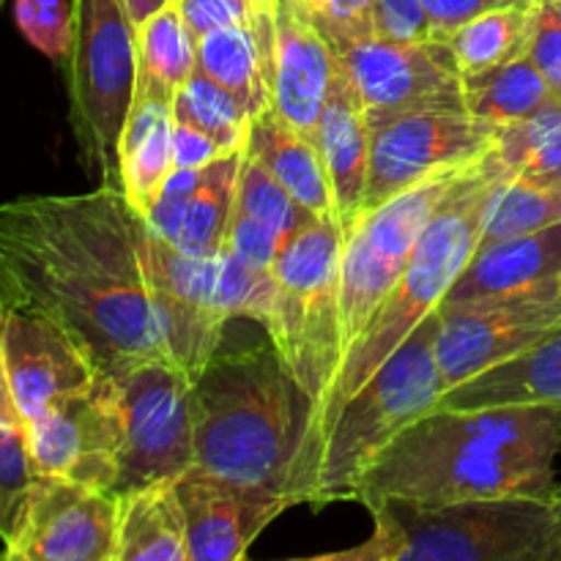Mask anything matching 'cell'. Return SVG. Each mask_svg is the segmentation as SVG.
<instances>
[{
	"instance_id": "4dcf8cb0",
	"label": "cell",
	"mask_w": 561,
	"mask_h": 561,
	"mask_svg": "<svg viewBox=\"0 0 561 561\" xmlns=\"http://www.w3.org/2000/svg\"><path fill=\"white\" fill-rule=\"evenodd\" d=\"M493 153L510 175L561 190V102L551 99L535 115L499 129Z\"/></svg>"
},
{
	"instance_id": "b9f144b4",
	"label": "cell",
	"mask_w": 561,
	"mask_h": 561,
	"mask_svg": "<svg viewBox=\"0 0 561 561\" xmlns=\"http://www.w3.org/2000/svg\"><path fill=\"white\" fill-rule=\"evenodd\" d=\"M173 3L195 38L214 27L252 25L263 5L257 0H173Z\"/></svg>"
},
{
	"instance_id": "7dc6e473",
	"label": "cell",
	"mask_w": 561,
	"mask_h": 561,
	"mask_svg": "<svg viewBox=\"0 0 561 561\" xmlns=\"http://www.w3.org/2000/svg\"><path fill=\"white\" fill-rule=\"evenodd\" d=\"M168 3L170 0H126V9H129V16L135 20V25H140V22H146L148 16L157 14Z\"/></svg>"
},
{
	"instance_id": "8fae6325",
	"label": "cell",
	"mask_w": 561,
	"mask_h": 561,
	"mask_svg": "<svg viewBox=\"0 0 561 561\" xmlns=\"http://www.w3.org/2000/svg\"><path fill=\"white\" fill-rule=\"evenodd\" d=\"M327 42L359 91L370 124L420 110H466L463 77L442 38L389 42L367 36Z\"/></svg>"
},
{
	"instance_id": "d6a6232c",
	"label": "cell",
	"mask_w": 561,
	"mask_h": 561,
	"mask_svg": "<svg viewBox=\"0 0 561 561\" xmlns=\"http://www.w3.org/2000/svg\"><path fill=\"white\" fill-rule=\"evenodd\" d=\"M173 115L211 137L222 148V153L241 151L247 146L252 115L233 93L217 85L197 66L190 80L175 93Z\"/></svg>"
},
{
	"instance_id": "6da1fadb",
	"label": "cell",
	"mask_w": 561,
	"mask_h": 561,
	"mask_svg": "<svg viewBox=\"0 0 561 561\" xmlns=\"http://www.w3.org/2000/svg\"><path fill=\"white\" fill-rule=\"evenodd\" d=\"M146 241V219L115 184L0 203V299L47 312L104 376L170 359Z\"/></svg>"
},
{
	"instance_id": "7402d4cb",
	"label": "cell",
	"mask_w": 561,
	"mask_h": 561,
	"mask_svg": "<svg viewBox=\"0 0 561 561\" xmlns=\"http://www.w3.org/2000/svg\"><path fill=\"white\" fill-rule=\"evenodd\" d=\"M173 99L157 82L137 77L135 99L118 137L121 190L140 217H146L164 179L175 170Z\"/></svg>"
},
{
	"instance_id": "4fadbf2b",
	"label": "cell",
	"mask_w": 561,
	"mask_h": 561,
	"mask_svg": "<svg viewBox=\"0 0 561 561\" xmlns=\"http://www.w3.org/2000/svg\"><path fill=\"white\" fill-rule=\"evenodd\" d=\"M436 359L444 392L531 348L561 323V277L531 294L444 307Z\"/></svg>"
},
{
	"instance_id": "bcb514c9",
	"label": "cell",
	"mask_w": 561,
	"mask_h": 561,
	"mask_svg": "<svg viewBox=\"0 0 561 561\" xmlns=\"http://www.w3.org/2000/svg\"><path fill=\"white\" fill-rule=\"evenodd\" d=\"M0 425L14 427V431H25V420L20 414V405H16L14 392H11L9 370H5V356L0 348Z\"/></svg>"
},
{
	"instance_id": "ffe728a7",
	"label": "cell",
	"mask_w": 561,
	"mask_h": 561,
	"mask_svg": "<svg viewBox=\"0 0 561 561\" xmlns=\"http://www.w3.org/2000/svg\"><path fill=\"white\" fill-rule=\"evenodd\" d=\"M337 60V58H334ZM334 197V219L348 230L362 217L370 170V121L359 91L337 64L332 91L312 131Z\"/></svg>"
},
{
	"instance_id": "f6af8a7d",
	"label": "cell",
	"mask_w": 561,
	"mask_h": 561,
	"mask_svg": "<svg viewBox=\"0 0 561 561\" xmlns=\"http://www.w3.org/2000/svg\"><path fill=\"white\" fill-rule=\"evenodd\" d=\"M219 157H225V153H222V148L211 140V137L203 135L201 129H195V126L186 124V121L175 118V124H173V168L201 170Z\"/></svg>"
},
{
	"instance_id": "d6986e66",
	"label": "cell",
	"mask_w": 561,
	"mask_h": 561,
	"mask_svg": "<svg viewBox=\"0 0 561 561\" xmlns=\"http://www.w3.org/2000/svg\"><path fill=\"white\" fill-rule=\"evenodd\" d=\"M190 561H239L290 502L277 493L190 471L175 482Z\"/></svg>"
},
{
	"instance_id": "681fc988",
	"label": "cell",
	"mask_w": 561,
	"mask_h": 561,
	"mask_svg": "<svg viewBox=\"0 0 561 561\" xmlns=\"http://www.w3.org/2000/svg\"><path fill=\"white\" fill-rule=\"evenodd\" d=\"M257 3H263V0H257Z\"/></svg>"
},
{
	"instance_id": "9a60e30c",
	"label": "cell",
	"mask_w": 561,
	"mask_h": 561,
	"mask_svg": "<svg viewBox=\"0 0 561 561\" xmlns=\"http://www.w3.org/2000/svg\"><path fill=\"white\" fill-rule=\"evenodd\" d=\"M148 294L170 362L195 381L230 321L217 299L219 255L195 257L148 230Z\"/></svg>"
},
{
	"instance_id": "8d00e7d4",
	"label": "cell",
	"mask_w": 561,
	"mask_h": 561,
	"mask_svg": "<svg viewBox=\"0 0 561 561\" xmlns=\"http://www.w3.org/2000/svg\"><path fill=\"white\" fill-rule=\"evenodd\" d=\"M33 477L27 433L0 425V542L14 529Z\"/></svg>"
},
{
	"instance_id": "83f0119b",
	"label": "cell",
	"mask_w": 561,
	"mask_h": 561,
	"mask_svg": "<svg viewBox=\"0 0 561 561\" xmlns=\"http://www.w3.org/2000/svg\"><path fill=\"white\" fill-rule=\"evenodd\" d=\"M535 3L485 11V14L455 27L444 38L449 44V49H453V58L458 64V71L463 80L526 55Z\"/></svg>"
},
{
	"instance_id": "d4e9b609",
	"label": "cell",
	"mask_w": 561,
	"mask_h": 561,
	"mask_svg": "<svg viewBox=\"0 0 561 561\" xmlns=\"http://www.w3.org/2000/svg\"><path fill=\"white\" fill-rule=\"evenodd\" d=\"M115 561H190L175 482H157L118 496Z\"/></svg>"
},
{
	"instance_id": "ab89813d",
	"label": "cell",
	"mask_w": 561,
	"mask_h": 561,
	"mask_svg": "<svg viewBox=\"0 0 561 561\" xmlns=\"http://www.w3.org/2000/svg\"><path fill=\"white\" fill-rule=\"evenodd\" d=\"M327 38L376 36V0H299Z\"/></svg>"
},
{
	"instance_id": "cb8c5ba5",
	"label": "cell",
	"mask_w": 561,
	"mask_h": 561,
	"mask_svg": "<svg viewBox=\"0 0 561 561\" xmlns=\"http://www.w3.org/2000/svg\"><path fill=\"white\" fill-rule=\"evenodd\" d=\"M244 148L272 170L274 179L305 211H310L312 217L334 219L332 184L312 135H305L283 115L266 110L252 118Z\"/></svg>"
},
{
	"instance_id": "74e56055",
	"label": "cell",
	"mask_w": 561,
	"mask_h": 561,
	"mask_svg": "<svg viewBox=\"0 0 561 561\" xmlns=\"http://www.w3.org/2000/svg\"><path fill=\"white\" fill-rule=\"evenodd\" d=\"M290 239H294V236L279 233V230L257 222L255 217L244 214L241 208H233V217H230L222 250H228L230 255L239 257L247 266L261 268V272H272V266L277 263V257L283 255V250L288 247Z\"/></svg>"
},
{
	"instance_id": "603a6c76",
	"label": "cell",
	"mask_w": 561,
	"mask_h": 561,
	"mask_svg": "<svg viewBox=\"0 0 561 561\" xmlns=\"http://www.w3.org/2000/svg\"><path fill=\"white\" fill-rule=\"evenodd\" d=\"M546 405L561 411V323L513 359L447 389L436 409Z\"/></svg>"
},
{
	"instance_id": "484cf974",
	"label": "cell",
	"mask_w": 561,
	"mask_h": 561,
	"mask_svg": "<svg viewBox=\"0 0 561 561\" xmlns=\"http://www.w3.org/2000/svg\"><path fill=\"white\" fill-rule=\"evenodd\" d=\"M197 69L233 93L252 118L272 110V88L255 22L203 33L197 38Z\"/></svg>"
},
{
	"instance_id": "60d3db41",
	"label": "cell",
	"mask_w": 561,
	"mask_h": 561,
	"mask_svg": "<svg viewBox=\"0 0 561 561\" xmlns=\"http://www.w3.org/2000/svg\"><path fill=\"white\" fill-rule=\"evenodd\" d=\"M201 170H184V168H175L173 173L164 179L162 190L157 192L153 203L148 206L146 211V225L151 233H157L159 239L170 241L173 244L175 236H179L181 228V219H184L186 206H190V197L192 192L197 190V181H201Z\"/></svg>"
},
{
	"instance_id": "f546056e",
	"label": "cell",
	"mask_w": 561,
	"mask_h": 561,
	"mask_svg": "<svg viewBox=\"0 0 561 561\" xmlns=\"http://www.w3.org/2000/svg\"><path fill=\"white\" fill-rule=\"evenodd\" d=\"M463 99L471 115L504 126L535 115L551 102L553 93L537 66L520 55L510 64L463 80Z\"/></svg>"
},
{
	"instance_id": "3957f363",
	"label": "cell",
	"mask_w": 561,
	"mask_h": 561,
	"mask_svg": "<svg viewBox=\"0 0 561 561\" xmlns=\"http://www.w3.org/2000/svg\"><path fill=\"white\" fill-rule=\"evenodd\" d=\"M504 173L496 153H485L480 162L463 168V173L455 179L444 201L438 203L436 214L422 230L403 274L387 301L381 305L378 316L365 329L359 340L345 351L323 392L321 405L301 422L299 442H296L294 460L288 471V493L301 471L316 455L323 433L332 425L334 414L343 409L345 400L359 392L378 367L422 327L431 316H436L442 301L447 299L449 288L463 272L466 263L477 252L480 241L482 214H485L488 197L493 184ZM290 499V496H288Z\"/></svg>"
},
{
	"instance_id": "7bdbcfd3",
	"label": "cell",
	"mask_w": 561,
	"mask_h": 561,
	"mask_svg": "<svg viewBox=\"0 0 561 561\" xmlns=\"http://www.w3.org/2000/svg\"><path fill=\"white\" fill-rule=\"evenodd\" d=\"M376 36L389 38V42L433 38L422 0H376Z\"/></svg>"
},
{
	"instance_id": "52a82bcc",
	"label": "cell",
	"mask_w": 561,
	"mask_h": 561,
	"mask_svg": "<svg viewBox=\"0 0 561 561\" xmlns=\"http://www.w3.org/2000/svg\"><path fill=\"white\" fill-rule=\"evenodd\" d=\"M340 252L337 219L312 217L272 266L274 299L263 329L305 398V420L340 365Z\"/></svg>"
},
{
	"instance_id": "e575fe53",
	"label": "cell",
	"mask_w": 561,
	"mask_h": 561,
	"mask_svg": "<svg viewBox=\"0 0 561 561\" xmlns=\"http://www.w3.org/2000/svg\"><path fill=\"white\" fill-rule=\"evenodd\" d=\"M217 299L228 318H252L263 323L272 310L274 274L247 266L228 250H219Z\"/></svg>"
},
{
	"instance_id": "9c48e42d",
	"label": "cell",
	"mask_w": 561,
	"mask_h": 561,
	"mask_svg": "<svg viewBox=\"0 0 561 561\" xmlns=\"http://www.w3.org/2000/svg\"><path fill=\"white\" fill-rule=\"evenodd\" d=\"M460 173L463 168L438 170L381 206L362 211V217L343 230L337 296L340 359L365 334L394 290L422 230Z\"/></svg>"
},
{
	"instance_id": "7a4b0ae2",
	"label": "cell",
	"mask_w": 561,
	"mask_h": 561,
	"mask_svg": "<svg viewBox=\"0 0 561 561\" xmlns=\"http://www.w3.org/2000/svg\"><path fill=\"white\" fill-rule=\"evenodd\" d=\"M561 411L546 405L433 409L411 422L370 466L354 502L447 504L466 499L551 496Z\"/></svg>"
},
{
	"instance_id": "1f68e13d",
	"label": "cell",
	"mask_w": 561,
	"mask_h": 561,
	"mask_svg": "<svg viewBox=\"0 0 561 561\" xmlns=\"http://www.w3.org/2000/svg\"><path fill=\"white\" fill-rule=\"evenodd\" d=\"M197 66V38L170 0L137 25V77L157 82L175 96Z\"/></svg>"
},
{
	"instance_id": "c3c4849f",
	"label": "cell",
	"mask_w": 561,
	"mask_h": 561,
	"mask_svg": "<svg viewBox=\"0 0 561 561\" xmlns=\"http://www.w3.org/2000/svg\"><path fill=\"white\" fill-rule=\"evenodd\" d=\"M553 507H557V535H553L551 561H561V488H553Z\"/></svg>"
},
{
	"instance_id": "44dd1931",
	"label": "cell",
	"mask_w": 561,
	"mask_h": 561,
	"mask_svg": "<svg viewBox=\"0 0 561 561\" xmlns=\"http://www.w3.org/2000/svg\"><path fill=\"white\" fill-rule=\"evenodd\" d=\"M561 277V222L477 250L438 310L531 294Z\"/></svg>"
},
{
	"instance_id": "ba28073f",
	"label": "cell",
	"mask_w": 561,
	"mask_h": 561,
	"mask_svg": "<svg viewBox=\"0 0 561 561\" xmlns=\"http://www.w3.org/2000/svg\"><path fill=\"white\" fill-rule=\"evenodd\" d=\"M66 55L69 124L80 162L99 184L121 186L118 137L137 85V25L126 0H71Z\"/></svg>"
},
{
	"instance_id": "4316f807",
	"label": "cell",
	"mask_w": 561,
	"mask_h": 561,
	"mask_svg": "<svg viewBox=\"0 0 561 561\" xmlns=\"http://www.w3.org/2000/svg\"><path fill=\"white\" fill-rule=\"evenodd\" d=\"M244 148L206 164L197 181V190L192 192L190 206L181 219L179 236L173 247L195 257L219 255L228 233L230 217L236 208V186H239V170Z\"/></svg>"
},
{
	"instance_id": "ac0fdd59",
	"label": "cell",
	"mask_w": 561,
	"mask_h": 561,
	"mask_svg": "<svg viewBox=\"0 0 561 561\" xmlns=\"http://www.w3.org/2000/svg\"><path fill=\"white\" fill-rule=\"evenodd\" d=\"M255 27L272 88V110L312 135L337 71L332 44L299 0H263Z\"/></svg>"
},
{
	"instance_id": "836d02e7",
	"label": "cell",
	"mask_w": 561,
	"mask_h": 561,
	"mask_svg": "<svg viewBox=\"0 0 561 561\" xmlns=\"http://www.w3.org/2000/svg\"><path fill=\"white\" fill-rule=\"evenodd\" d=\"M236 208L285 236H296L312 219V214L305 211L290 197V192L274 179L272 170L261 159L252 157L247 148L241 157L239 186H236Z\"/></svg>"
},
{
	"instance_id": "f907efd6",
	"label": "cell",
	"mask_w": 561,
	"mask_h": 561,
	"mask_svg": "<svg viewBox=\"0 0 561 561\" xmlns=\"http://www.w3.org/2000/svg\"><path fill=\"white\" fill-rule=\"evenodd\" d=\"M0 3H3V0H0Z\"/></svg>"
},
{
	"instance_id": "5bb4252c",
	"label": "cell",
	"mask_w": 561,
	"mask_h": 561,
	"mask_svg": "<svg viewBox=\"0 0 561 561\" xmlns=\"http://www.w3.org/2000/svg\"><path fill=\"white\" fill-rule=\"evenodd\" d=\"M118 496L36 474L0 557L11 561H115Z\"/></svg>"
},
{
	"instance_id": "7c38bea8",
	"label": "cell",
	"mask_w": 561,
	"mask_h": 561,
	"mask_svg": "<svg viewBox=\"0 0 561 561\" xmlns=\"http://www.w3.org/2000/svg\"><path fill=\"white\" fill-rule=\"evenodd\" d=\"M502 126L469 110H420L370 124V170L365 208L447 168H466L493 151Z\"/></svg>"
},
{
	"instance_id": "30bf717a",
	"label": "cell",
	"mask_w": 561,
	"mask_h": 561,
	"mask_svg": "<svg viewBox=\"0 0 561 561\" xmlns=\"http://www.w3.org/2000/svg\"><path fill=\"white\" fill-rule=\"evenodd\" d=\"M121 453L113 496L157 482H179L195 469L192 378L170 359L118 373Z\"/></svg>"
},
{
	"instance_id": "8992f818",
	"label": "cell",
	"mask_w": 561,
	"mask_h": 561,
	"mask_svg": "<svg viewBox=\"0 0 561 561\" xmlns=\"http://www.w3.org/2000/svg\"><path fill=\"white\" fill-rule=\"evenodd\" d=\"M438 316H431L351 394L290 488V504L354 502L367 466L420 416L438 405L444 378L436 359Z\"/></svg>"
},
{
	"instance_id": "5b68a950",
	"label": "cell",
	"mask_w": 561,
	"mask_h": 561,
	"mask_svg": "<svg viewBox=\"0 0 561 561\" xmlns=\"http://www.w3.org/2000/svg\"><path fill=\"white\" fill-rule=\"evenodd\" d=\"M370 510V540L323 553L343 561H551L553 496L466 499L411 504L387 499Z\"/></svg>"
},
{
	"instance_id": "d590c367",
	"label": "cell",
	"mask_w": 561,
	"mask_h": 561,
	"mask_svg": "<svg viewBox=\"0 0 561 561\" xmlns=\"http://www.w3.org/2000/svg\"><path fill=\"white\" fill-rule=\"evenodd\" d=\"M14 20L38 53L66 60L75 36V11L69 0H14Z\"/></svg>"
},
{
	"instance_id": "f35d334b",
	"label": "cell",
	"mask_w": 561,
	"mask_h": 561,
	"mask_svg": "<svg viewBox=\"0 0 561 561\" xmlns=\"http://www.w3.org/2000/svg\"><path fill=\"white\" fill-rule=\"evenodd\" d=\"M526 58L561 102V0H537L531 11V33Z\"/></svg>"
},
{
	"instance_id": "ee69618b",
	"label": "cell",
	"mask_w": 561,
	"mask_h": 561,
	"mask_svg": "<svg viewBox=\"0 0 561 561\" xmlns=\"http://www.w3.org/2000/svg\"><path fill=\"white\" fill-rule=\"evenodd\" d=\"M531 3H535V0H422L427 20H431L433 38H442V42L455 31V27L474 20V16L485 14V11Z\"/></svg>"
},
{
	"instance_id": "2e32d148",
	"label": "cell",
	"mask_w": 561,
	"mask_h": 561,
	"mask_svg": "<svg viewBox=\"0 0 561 561\" xmlns=\"http://www.w3.org/2000/svg\"><path fill=\"white\" fill-rule=\"evenodd\" d=\"M33 474L64 477L113 493L118 480L121 416L113 376L58 400L25 427Z\"/></svg>"
},
{
	"instance_id": "e0dca14e",
	"label": "cell",
	"mask_w": 561,
	"mask_h": 561,
	"mask_svg": "<svg viewBox=\"0 0 561 561\" xmlns=\"http://www.w3.org/2000/svg\"><path fill=\"white\" fill-rule=\"evenodd\" d=\"M0 348L25 427L102 376L58 321L20 301L0 299Z\"/></svg>"
},
{
	"instance_id": "f1b7e54d",
	"label": "cell",
	"mask_w": 561,
	"mask_h": 561,
	"mask_svg": "<svg viewBox=\"0 0 561 561\" xmlns=\"http://www.w3.org/2000/svg\"><path fill=\"white\" fill-rule=\"evenodd\" d=\"M557 222H561V190L540 184V181L520 179V175H510L504 170L488 197L477 250H488L499 241L537 233Z\"/></svg>"
},
{
	"instance_id": "277c9868",
	"label": "cell",
	"mask_w": 561,
	"mask_h": 561,
	"mask_svg": "<svg viewBox=\"0 0 561 561\" xmlns=\"http://www.w3.org/2000/svg\"><path fill=\"white\" fill-rule=\"evenodd\" d=\"M305 411V398L272 340L228 354L217 351L192 381V471L288 499Z\"/></svg>"
}]
</instances>
